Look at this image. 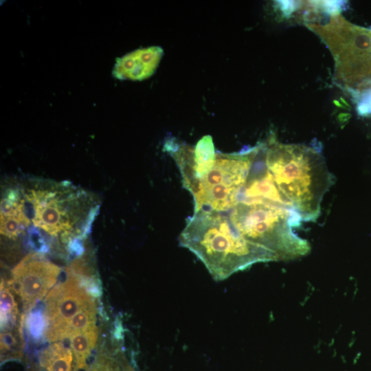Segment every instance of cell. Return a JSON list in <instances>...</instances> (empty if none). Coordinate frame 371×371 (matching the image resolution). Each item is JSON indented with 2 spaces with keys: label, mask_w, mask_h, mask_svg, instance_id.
I'll use <instances>...</instances> for the list:
<instances>
[{
  "label": "cell",
  "mask_w": 371,
  "mask_h": 371,
  "mask_svg": "<svg viewBox=\"0 0 371 371\" xmlns=\"http://www.w3.org/2000/svg\"><path fill=\"white\" fill-rule=\"evenodd\" d=\"M179 244L205 265L216 280H223L254 264L278 261L271 251L245 238L227 213L200 210L187 220Z\"/></svg>",
  "instance_id": "1"
},
{
  "label": "cell",
  "mask_w": 371,
  "mask_h": 371,
  "mask_svg": "<svg viewBox=\"0 0 371 371\" xmlns=\"http://www.w3.org/2000/svg\"><path fill=\"white\" fill-rule=\"evenodd\" d=\"M267 166L281 193L301 216L315 221L324 196L335 183L317 146L290 144L273 138L263 143Z\"/></svg>",
  "instance_id": "2"
},
{
  "label": "cell",
  "mask_w": 371,
  "mask_h": 371,
  "mask_svg": "<svg viewBox=\"0 0 371 371\" xmlns=\"http://www.w3.org/2000/svg\"><path fill=\"white\" fill-rule=\"evenodd\" d=\"M257 150V145L233 153L201 150L178 168L184 187L194 198V212L227 213L236 206Z\"/></svg>",
  "instance_id": "3"
},
{
  "label": "cell",
  "mask_w": 371,
  "mask_h": 371,
  "mask_svg": "<svg viewBox=\"0 0 371 371\" xmlns=\"http://www.w3.org/2000/svg\"><path fill=\"white\" fill-rule=\"evenodd\" d=\"M227 213L240 235L273 252L278 260L298 258L311 250L308 242L293 231L302 220L293 209L238 203Z\"/></svg>",
  "instance_id": "4"
},
{
  "label": "cell",
  "mask_w": 371,
  "mask_h": 371,
  "mask_svg": "<svg viewBox=\"0 0 371 371\" xmlns=\"http://www.w3.org/2000/svg\"><path fill=\"white\" fill-rule=\"evenodd\" d=\"M83 280L71 268L66 279L55 285L45 297L44 335L49 341L62 340L67 324L80 311L95 304Z\"/></svg>",
  "instance_id": "5"
},
{
  "label": "cell",
  "mask_w": 371,
  "mask_h": 371,
  "mask_svg": "<svg viewBox=\"0 0 371 371\" xmlns=\"http://www.w3.org/2000/svg\"><path fill=\"white\" fill-rule=\"evenodd\" d=\"M60 268L40 254H30L13 269L8 282L22 302L24 313L46 297L56 284Z\"/></svg>",
  "instance_id": "6"
},
{
  "label": "cell",
  "mask_w": 371,
  "mask_h": 371,
  "mask_svg": "<svg viewBox=\"0 0 371 371\" xmlns=\"http://www.w3.org/2000/svg\"><path fill=\"white\" fill-rule=\"evenodd\" d=\"M238 203L267 204L294 210L278 189L267 166L263 143L257 145L256 153Z\"/></svg>",
  "instance_id": "7"
},
{
  "label": "cell",
  "mask_w": 371,
  "mask_h": 371,
  "mask_svg": "<svg viewBox=\"0 0 371 371\" xmlns=\"http://www.w3.org/2000/svg\"><path fill=\"white\" fill-rule=\"evenodd\" d=\"M163 54L159 46L135 50L117 59L113 76L120 80L146 79L155 71Z\"/></svg>",
  "instance_id": "8"
},
{
  "label": "cell",
  "mask_w": 371,
  "mask_h": 371,
  "mask_svg": "<svg viewBox=\"0 0 371 371\" xmlns=\"http://www.w3.org/2000/svg\"><path fill=\"white\" fill-rule=\"evenodd\" d=\"M41 365L45 371H74L71 350L61 342H54L41 353Z\"/></svg>",
  "instance_id": "9"
},
{
  "label": "cell",
  "mask_w": 371,
  "mask_h": 371,
  "mask_svg": "<svg viewBox=\"0 0 371 371\" xmlns=\"http://www.w3.org/2000/svg\"><path fill=\"white\" fill-rule=\"evenodd\" d=\"M97 338L98 328L95 324L75 333L69 338L77 370L86 368L87 360L96 344Z\"/></svg>",
  "instance_id": "10"
},
{
  "label": "cell",
  "mask_w": 371,
  "mask_h": 371,
  "mask_svg": "<svg viewBox=\"0 0 371 371\" xmlns=\"http://www.w3.org/2000/svg\"><path fill=\"white\" fill-rule=\"evenodd\" d=\"M1 329L10 330L23 323V316L19 313L13 290L4 281L1 283Z\"/></svg>",
  "instance_id": "11"
},
{
  "label": "cell",
  "mask_w": 371,
  "mask_h": 371,
  "mask_svg": "<svg viewBox=\"0 0 371 371\" xmlns=\"http://www.w3.org/2000/svg\"><path fill=\"white\" fill-rule=\"evenodd\" d=\"M12 329L1 333V361L5 362L21 358L23 351V339L21 324Z\"/></svg>",
  "instance_id": "12"
},
{
  "label": "cell",
  "mask_w": 371,
  "mask_h": 371,
  "mask_svg": "<svg viewBox=\"0 0 371 371\" xmlns=\"http://www.w3.org/2000/svg\"><path fill=\"white\" fill-rule=\"evenodd\" d=\"M96 305L89 307L78 313L67 324L62 335V340L70 338L73 335L85 330L95 324Z\"/></svg>",
  "instance_id": "13"
},
{
  "label": "cell",
  "mask_w": 371,
  "mask_h": 371,
  "mask_svg": "<svg viewBox=\"0 0 371 371\" xmlns=\"http://www.w3.org/2000/svg\"><path fill=\"white\" fill-rule=\"evenodd\" d=\"M88 371H125L118 362L111 357L100 356Z\"/></svg>",
  "instance_id": "14"
},
{
  "label": "cell",
  "mask_w": 371,
  "mask_h": 371,
  "mask_svg": "<svg viewBox=\"0 0 371 371\" xmlns=\"http://www.w3.org/2000/svg\"><path fill=\"white\" fill-rule=\"evenodd\" d=\"M358 111L362 115L371 113V88L361 94L358 104Z\"/></svg>",
  "instance_id": "15"
},
{
  "label": "cell",
  "mask_w": 371,
  "mask_h": 371,
  "mask_svg": "<svg viewBox=\"0 0 371 371\" xmlns=\"http://www.w3.org/2000/svg\"><path fill=\"white\" fill-rule=\"evenodd\" d=\"M370 34H371V30H370Z\"/></svg>",
  "instance_id": "16"
}]
</instances>
